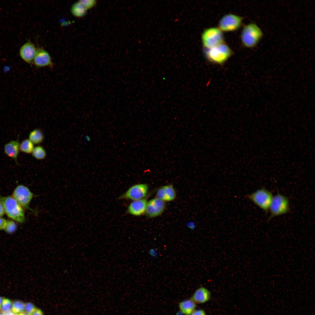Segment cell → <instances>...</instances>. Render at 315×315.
Masks as SVG:
<instances>
[{
  "mask_svg": "<svg viewBox=\"0 0 315 315\" xmlns=\"http://www.w3.org/2000/svg\"><path fill=\"white\" fill-rule=\"evenodd\" d=\"M264 36L260 28L254 23H250L245 25L242 31L241 39L243 45L248 48L256 47Z\"/></svg>",
  "mask_w": 315,
  "mask_h": 315,
  "instance_id": "6da1fadb",
  "label": "cell"
},
{
  "mask_svg": "<svg viewBox=\"0 0 315 315\" xmlns=\"http://www.w3.org/2000/svg\"><path fill=\"white\" fill-rule=\"evenodd\" d=\"M0 202L2 204L5 213L10 218L20 223L25 220L23 208L12 196H4L0 195Z\"/></svg>",
  "mask_w": 315,
  "mask_h": 315,
  "instance_id": "7a4b0ae2",
  "label": "cell"
},
{
  "mask_svg": "<svg viewBox=\"0 0 315 315\" xmlns=\"http://www.w3.org/2000/svg\"><path fill=\"white\" fill-rule=\"evenodd\" d=\"M233 53L232 49L224 42L208 49H205L204 52L208 61L218 64L225 63Z\"/></svg>",
  "mask_w": 315,
  "mask_h": 315,
  "instance_id": "3957f363",
  "label": "cell"
},
{
  "mask_svg": "<svg viewBox=\"0 0 315 315\" xmlns=\"http://www.w3.org/2000/svg\"><path fill=\"white\" fill-rule=\"evenodd\" d=\"M246 196L265 213L268 212L273 197L271 192L262 187Z\"/></svg>",
  "mask_w": 315,
  "mask_h": 315,
  "instance_id": "277c9868",
  "label": "cell"
},
{
  "mask_svg": "<svg viewBox=\"0 0 315 315\" xmlns=\"http://www.w3.org/2000/svg\"><path fill=\"white\" fill-rule=\"evenodd\" d=\"M269 210L270 215L268 220L275 217L289 212L290 207L289 200L288 197L278 192L273 196Z\"/></svg>",
  "mask_w": 315,
  "mask_h": 315,
  "instance_id": "5b68a950",
  "label": "cell"
},
{
  "mask_svg": "<svg viewBox=\"0 0 315 315\" xmlns=\"http://www.w3.org/2000/svg\"><path fill=\"white\" fill-rule=\"evenodd\" d=\"M202 44L205 49H208L224 42L223 32L218 27L206 29L201 36Z\"/></svg>",
  "mask_w": 315,
  "mask_h": 315,
  "instance_id": "8992f818",
  "label": "cell"
},
{
  "mask_svg": "<svg viewBox=\"0 0 315 315\" xmlns=\"http://www.w3.org/2000/svg\"><path fill=\"white\" fill-rule=\"evenodd\" d=\"M243 21L242 17L233 14H228L220 19L218 28L222 32L235 31L241 27Z\"/></svg>",
  "mask_w": 315,
  "mask_h": 315,
  "instance_id": "52a82bcc",
  "label": "cell"
},
{
  "mask_svg": "<svg viewBox=\"0 0 315 315\" xmlns=\"http://www.w3.org/2000/svg\"><path fill=\"white\" fill-rule=\"evenodd\" d=\"M12 196L23 208L34 211L29 207L33 194L28 187L22 185L18 186L14 190Z\"/></svg>",
  "mask_w": 315,
  "mask_h": 315,
  "instance_id": "ba28073f",
  "label": "cell"
},
{
  "mask_svg": "<svg viewBox=\"0 0 315 315\" xmlns=\"http://www.w3.org/2000/svg\"><path fill=\"white\" fill-rule=\"evenodd\" d=\"M148 190V187L146 184H136L130 187L120 198L133 201L141 199L146 195Z\"/></svg>",
  "mask_w": 315,
  "mask_h": 315,
  "instance_id": "9c48e42d",
  "label": "cell"
},
{
  "mask_svg": "<svg viewBox=\"0 0 315 315\" xmlns=\"http://www.w3.org/2000/svg\"><path fill=\"white\" fill-rule=\"evenodd\" d=\"M33 63L37 68L53 66L51 57L49 53L41 48H37L36 52Z\"/></svg>",
  "mask_w": 315,
  "mask_h": 315,
  "instance_id": "30bf717a",
  "label": "cell"
},
{
  "mask_svg": "<svg viewBox=\"0 0 315 315\" xmlns=\"http://www.w3.org/2000/svg\"><path fill=\"white\" fill-rule=\"evenodd\" d=\"M165 207L164 201L158 198H154L147 202L145 212L149 217H155L161 214Z\"/></svg>",
  "mask_w": 315,
  "mask_h": 315,
  "instance_id": "8fae6325",
  "label": "cell"
},
{
  "mask_svg": "<svg viewBox=\"0 0 315 315\" xmlns=\"http://www.w3.org/2000/svg\"><path fill=\"white\" fill-rule=\"evenodd\" d=\"M37 48L30 41L24 44L20 48L19 53L22 59L26 62L31 64L33 62Z\"/></svg>",
  "mask_w": 315,
  "mask_h": 315,
  "instance_id": "7c38bea8",
  "label": "cell"
},
{
  "mask_svg": "<svg viewBox=\"0 0 315 315\" xmlns=\"http://www.w3.org/2000/svg\"><path fill=\"white\" fill-rule=\"evenodd\" d=\"M147 203L146 200L145 199L134 200L129 205L128 212L133 216H141L146 212Z\"/></svg>",
  "mask_w": 315,
  "mask_h": 315,
  "instance_id": "4fadbf2b",
  "label": "cell"
},
{
  "mask_svg": "<svg viewBox=\"0 0 315 315\" xmlns=\"http://www.w3.org/2000/svg\"><path fill=\"white\" fill-rule=\"evenodd\" d=\"M19 138L16 140L11 141L6 143L4 146L5 153L8 157L13 159L17 164L19 165L18 157L20 148Z\"/></svg>",
  "mask_w": 315,
  "mask_h": 315,
  "instance_id": "5bb4252c",
  "label": "cell"
},
{
  "mask_svg": "<svg viewBox=\"0 0 315 315\" xmlns=\"http://www.w3.org/2000/svg\"><path fill=\"white\" fill-rule=\"evenodd\" d=\"M211 297L210 291L206 288L201 286L196 290L190 299L196 304H202L208 301Z\"/></svg>",
  "mask_w": 315,
  "mask_h": 315,
  "instance_id": "9a60e30c",
  "label": "cell"
},
{
  "mask_svg": "<svg viewBox=\"0 0 315 315\" xmlns=\"http://www.w3.org/2000/svg\"><path fill=\"white\" fill-rule=\"evenodd\" d=\"M157 198L163 201H169L174 200L176 197L175 190L172 185L162 186L157 191Z\"/></svg>",
  "mask_w": 315,
  "mask_h": 315,
  "instance_id": "2e32d148",
  "label": "cell"
},
{
  "mask_svg": "<svg viewBox=\"0 0 315 315\" xmlns=\"http://www.w3.org/2000/svg\"><path fill=\"white\" fill-rule=\"evenodd\" d=\"M196 304L191 299L182 301L178 304L180 311L185 315H190L196 309Z\"/></svg>",
  "mask_w": 315,
  "mask_h": 315,
  "instance_id": "e0dca14e",
  "label": "cell"
},
{
  "mask_svg": "<svg viewBox=\"0 0 315 315\" xmlns=\"http://www.w3.org/2000/svg\"><path fill=\"white\" fill-rule=\"evenodd\" d=\"M87 10L79 1L74 3L70 9L72 14L77 18H81L84 16L86 13Z\"/></svg>",
  "mask_w": 315,
  "mask_h": 315,
  "instance_id": "ac0fdd59",
  "label": "cell"
},
{
  "mask_svg": "<svg viewBox=\"0 0 315 315\" xmlns=\"http://www.w3.org/2000/svg\"><path fill=\"white\" fill-rule=\"evenodd\" d=\"M29 139L34 144H38L43 141L44 134L40 129H34L30 132L29 135Z\"/></svg>",
  "mask_w": 315,
  "mask_h": 315,
  "instance_id": "d6986e66",
  "label": "cell"
},
{
  "mask_svg": "<svg viewBox=\"0 0 315 315\" xmlns=\"http://www.w3.org/2000/svg\"><path fill=\"white\" fill-rule=\"evenodd\" d=\"M34 148V144L29 139L23 140L20 144V150L24 153H32Z\"/></svg>",
  "mask_w": 315,
  "mask_h": 315,
  "instance_id": "ffe728a7",
  "label": "cell"
},
{
  "mask_svg": "<svg viewBox=\"0 0 315 315\" xmlns=\"http://www.w3.org/2000/svg\"><path fill=\"white\" fill-rule=\"evenodd\" d=\"M32 154L33 157L38 160L44 159L46 156V150L43 146L40 145L34 147Z\"/></svg>",
  "mask_w": 315,
  "mask_h": 315,
  "instance_id": "44dd1931",
  "label": "cell"
},
{
  "mask_svg": "<svg viewBox=\"0 0 315 315\" xmlns=\"http://www.w3.org/2000/svg\"><path fill=\"white\" fill-rule=\"evenodd\" d=\"M24 310V304L20 301L17 300L13 302L12 307V312L16 315H19Z\"/></svg>",
  "mask_w": 315,
  "mask_h": 315,
  "instance_id": "7402d4cb",
  "label": "cell"
},
{
  "mask_svg": "<svg viewBox=\"0 0 315 315\" xmlns=\"http://www.w3.org/2000/svg\"><path fill=\"white\" fill-rule=\"evenodd\" d=\"M12 306L11 301L8 299L4 298L3 299V302L0 308L1 311L3 314L9 312L11 310Z\"/></svg>",
  "mask_w": 315,
  "mask_h": 315,
  "instance_id": "603a6c76",
  "label": "cell"
},
{
  "mask_svg": "<svg viewBox=\"0 0 315 315\" xmlns=\"http://www.w3.org/2000/svg\"><path fill=\"white\" fill-rule=\"evenodd\" d=\"M17 228V225L15 222L13 220H7L6 225L4 230L7 233L10 234L14 232Z\"/></svg>",
  "mask_w": 315,
  "mask_h": 315,
  "instance_id": "cb8c5ba5",
  "label": "cell"
},
{
  "mask_svg": "<svg viewBox=\"0 0 315 315\" xmlns=\"http://www.w3.org/2000/svg\"><path fill=\"white\" fill-rule=\"evenodd\" d=\"M35 305L31 302H27L24 304V310L29 315H32L36 309Z\"/></svg>",
  "mask_w": 315,
  "mask_h": 315,
  "instance_id": "d4e9b609",
  "label": "cell"
},
{
  "mask_svg": "<svg viewBox=\"0 0 315 315\" xmlns=\"http://www.w3.org/2000/svg\"><path fill=\"white\" fill-rule=\"evenodd\" d=\"M78 1L87 10L93 7L96 3L95 0H80Z\"/></svg>",
  "mask_w": 315,
  "mask_h": 315,
  "instance_id": "484cf974",
  "label": "cell"
},
{
  "mask_svg": "<svg viewBox=\"0 0 315 315\" xmlns=\"http://www.w3.org/2000/svg\"><path fill=\"white\" fill-rule=\"evenodd\" d=\"M7 220L2 217H0V230H4L6 225Z\"/></svg>",
  "mask_w": 315,
  "mask_h": 315,
  "instance_id": "4316f807",
  "label": "cell"
},
{
  "mask_svg": "<svg viewBox=\"0 0 315 315\" xmlns=\"http://www.w3.org/2000/svg\"><path fill=\"white\" fill-rule=\"evenodd\" d=\"M190 315H206L205 311L203 309H195Z\"/></svg>",
  "mask_w": 315,
  "mask_h": 315,
  "instance_id": "83f0119b",
  "label": "cell"
},
{
  "mask_svg": "<svg viewBox=\"0 0 315 315\" xmlns=\"http://www.w3.org/2000/svg\"><path fill=\"white\" fill-rule=\"evenodd\" d=\"M32 315H43V314L41 310L37 308Z\"/></svg>",
  "mask_w": 315,
  "mask_h": 315,
  "instance_id": "f1b7e54d",
  "label": "cell"
},
{
  "mask_svg": "<svg viewBox=\"0 0 315 315\" xmlns=\"http://www.w3.org/2000/svg\"><path fill=\"white\" fill-rule=\"evenodd\" d=\"M5 213L3 206L2 204L0 202V217H2Z\"/></svg>",
  "mask_w": 315,
  "mask_h": 315,
  "instance_id": "f546056e",
  "label": "cell"
},
{
  "mask_svg": "<svg viewBox=\"0 0 315 315\" xmlns=\"http://www.w3.org/2000/svg\"><path fill=\"white\" fill-rule=\"evenodd\" d=\"M3 300L2 298L0 296V308L3 302Z\"/></svg>",
  "mask_w": 315,
  "mask_h": 315,
  "instance_id": "4dcf8cb0",
  "label": "cell"
},
{
  "mask_svg": "<svg viewBox=\"0 0 315 315\" xmlns=\"http://www.w3.org/2000/svg\"><path fill=\"white\" fill-rule=\"evenodd\" d=\"M0 315H3V313L0 312Z\"/></svg>",
  "mask_w": 315,
  "mask_h": 315,
  "instance_id": "1f68e13d",
  "label": "cell"
}]
</instances>
